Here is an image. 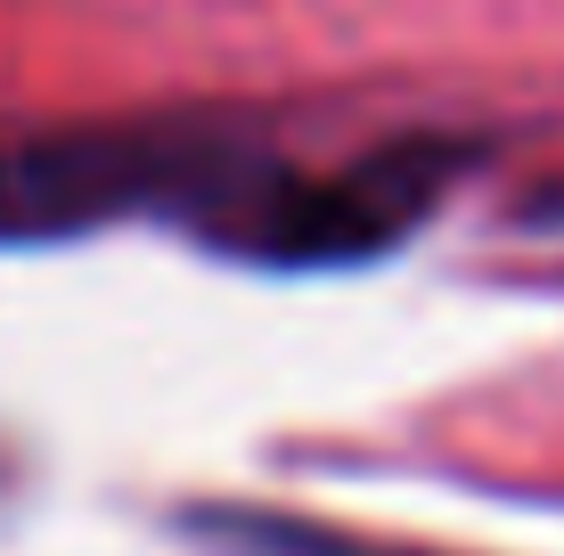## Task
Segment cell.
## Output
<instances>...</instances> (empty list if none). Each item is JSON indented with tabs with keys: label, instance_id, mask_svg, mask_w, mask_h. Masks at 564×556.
I'll use <instances>...</instances> for the list:
<instances>
[{
	"label": "cell",
	"instance_id": "1",
	"mask_svg": "<svg viewBox=\"0 0 564 556\" xmlns=\"http://www.w3.org/2000/svg\"><path fill=\"white\" fill-rule=\"evenodd\" d=\"M303 172L229 123H107L0 148V238H83L107 221H172L246 262H279Z\"/></svg>",
	"mask_w": 564,
	"mask_h": 556
},
{
	"label": "cell",
	"instance_id": "2",
	"mask_svg": "<svg viewBox=\"0 0 564 556\" xmlns=\"http://www.w3.org/2000/svg\"><path fill=\"white\" fill-rule=\"evenodd\" d=\"M181 532L213 556H434V548H384L360 532H327L270 508H181Z\"/></svg>",
	"mask_w": 564,
	"mask_h": 556
}]
</instances>
